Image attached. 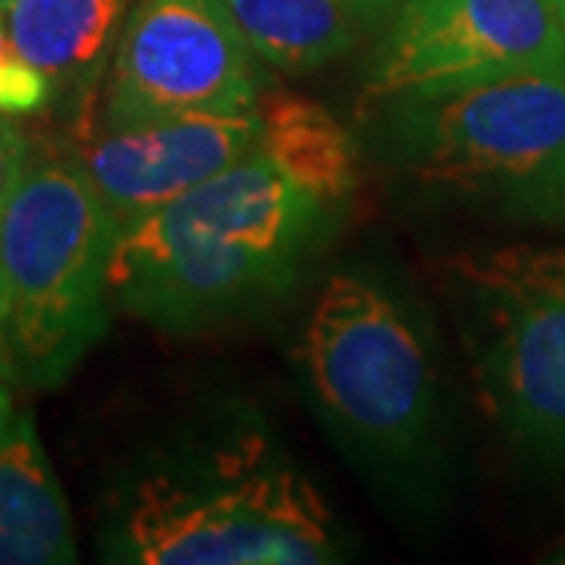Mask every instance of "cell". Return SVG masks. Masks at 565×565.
Listing matches in <instances>:
<instances>
[{
	"mask_svg": "<svg viewBox=\"0 0 565 565\" xmlns=\"http://www.w3.org/2000/svg\"><path fill=\"white\" fill-rule=\"evenodd\" d=\"M10 3H13V0H0V17H3V13L10 10Z\"/></svg>",
	"mask_w": 565,
	"mask_h": 565,
	"instance_id": "cell-16",
	"label": "cell"
},
{
	"mask_svg": "<svg viewBox=\"0 0 565 565\" xmlns=\"http://www.w3.org/2000/svg\"><path fill=\"white\" fill-rule=\"evenodd\" d=\"M262 114H177L104 126L79 151L117 226L177 202L258 151Z\"/></svg>",
	"mask_w": 565,
	"mask_h": 565,
	"instance_id": "cell-9",
	"label": "cell"
},
{
	"mask_svg": "<svg viewBox=\"0 0 565 565\" xmlns=\"http://www.w3.org/2000/svg\"><path fill=\"white\" fill-rule=\"evenodd\" d=\"M565 66L556 0H403L364 73L362 104L444 95Z\"/></svg>",
	"mask_w": 565,
	"mask_h": 565,
	"instance_id": "cell-7",
	"label": "cell"
},
{
	"mask_svg": "<svg viewBox=\"0 0 565 565\" xmlns=\"http://www.w3.org/2000/svg\"><path fill=\"white\" fill-rule=\"evenodd\" d=\"M258 151L321 207L345 202L359 185V145L321 104L299 95L262 102Z\"/></svg>",
	"mask_w": 565,
	"mask_h": 565,
	"instance_id": "cell-13",
	"label": "cell"
},
{
	"mask_svg": "<svg viewBox=\"0 0 565 565\" xmlns=\"http://www.w3.org/2000/svg\"><path fill=\"white\" fill-rule=\"evenodd\" d=\"M120 226L79 154H29L0 211V381L63 384L110 321Z\"/></svg>",
	"mask_w": 565,
	"mask_h": 565,
	"instance_id": "cell-3",
	"label": "cell"
},
{
	"mask_svg": "<svg viewBox=\"0 0 565 565\" xmlns=\"http://www.w3.org/2000/svg\"><path fill=\"white\" fill-rule=\"evenodd\" d=\"M7 403H10V390H7V384L0 381V408H3Z\"/></svg>",
	"mask_w": 565,
	"mask_h": 565,
	"instance_id": "cell-15",
	"label": "cell"
},
{
	"mask_svg": "<svg viewBox=\"0 0 565 565\" xmlns=\"http://www.w3.org/2000/svg\"><path fill=\"white\" fill-rule=\"evenodd\" d=\"M323 207L262 151L177 202L126 223L110 252V296L161 330H199L280 292Z\"/></svg>",
	"mask_w": 565,
	"mask_h": 565,
	"instance_id": "cell-1",
	"label": "cell"
},
{
	"mask_svg": "<svg viewBox=\"0 0 565 565\" xmlns=\"http://www.w3.org/2000/svg\"><path fill=\"white\" fill-rule=\"evenodd\" d=\"M110 534L114 556L139 565H315L340 553L318 487L252 424L145 468Z\"/></svg>",
	"mask_w": 565,
	"mask_h": 565,
	"instance_id": "cell-2",
	"label": "cell"
},
{
	"mask_svg": "<svg viewBox=\"0 0 565 565\" xmlns=\"http://www.w3.org/2000/svg\"><path fill=\"white\" fill-rule=\"evenodd\" d=\"M29 141L22 136V129L13 122V117L0 114V211L10 199L13 185L20 182L25 161H29Z\"/></svg>",
	"mask_w": 565,
	"mask_h": 565,
	"instance_id": "cell-14",
	"label": "cell"
},
{
	"mask_svg": "<svg viewBox=\"0 0 565 565\" xmlns=\"http://www.w3.org/2000/svg\"><path fill=\"white\" fill-rule=\"evenodd\" d=\"M132 0H13L7 39L54 95L88 92L117 51Z\"/></svg>",
	"mask_w": 565,
	"mask_h": 565,
	"instance_id": "cell-11",
	"label": "cell"
},
{
	"mask_svg": "<svg viewBox=\"0 0 565 565\" xmlns=\"http://www.w3.org/2000/svg\"><path fill=\"white\" fill-rule=\"evenodd\" d=\"M76 534L61 481L29 412L0 408V565H63Z\"/></svg>",
	"mask_w": 565,
	"mask_h": 565,
	"instance_id": "cell-10",
	"label": "cell"
},
{
	"mask_svg": "<svg viewBox=\"0 0 565 565\" xmlns=\"http://www.w3.org/2000/svg\"><path fill=\"white\" fill-rule=\"evenodd\" d=\"M449 289L487 415L527 456L565 465V248L462 255Z\"/></svg>",
	"mask_w": 565,
	"mask_h": 565,
	"instance_id": "cell-6",
	"label": "cell"
},
{
	"mask_svg": "<svg viewBox=\"0 0 565 565\" xmlns=\"http://www.w3.org/2000/svg\"><path fill=\"white\" fill-rule=\"evenodd\" d=\"M559 3V17H563V25H565V0H556Z\"/></svg>",
	"mask_w": 565,
	"mask_h": 565,
	"instance_id": "cell-17",
	"label": "cell"
},
{
	"mask_svg": "<svg viewBox=\"0 0 565 565\" xmlns=\"http://www.w3.org/2000/svg\"><path fill=\"white\" fill-rule=\"evenodd\" d=\"M255 54L308 73L362 44L403 0H226Z\"/></svg>",
	"mask_w": 565,
	"mask_h": 565,
	"instance_id": "cell-12",
	"label": "cell"
},
{
	"mask_svg": "<svg viewBox=\"0 0 565 565\" xmlns=\"http://www.w3.org/2000/svg\"><path fill=\"white\" fill-rule=\"evenodd\" d=\"M381 107V148L415 189L500 217L565 223V66Z\"/></svg>",
	"mask_w": 565,
	"mask_h": 565,
	"instance_id": "cell-4",
	"label": "cell"
},
{
	"mask_svg": "<svg viewBox=\"0 0 565 565\" xmlns=\"http://www.w3.org/2000/svg\"><path fill=\"white\" fill-rule=\"evenodd\" d=\"M305 384L349 449L390 471L424 465L437 434L434 355L415 311L377 277L321 289L299 345Z\"/></svg>",
	"mask_w": 565,
	"mask_h": 565,
	"instance_id": "cell-5",
	"label": "cell"
},
{
	"mask_svg": "<svg viewBox=\"0 0 565 565\" xmlns=\"http://www.w3.org/2000/svg\"><path fill=\"white\" fill-rule=\"evenodd\" d=\"M255 47L226 0H139L107 70L104 126L177 114H255Z\"/></svg>",
	"mask_w": 565,
	"mask_h": 565,
	"instance_id": "cell-8",
	"label": "cell"
}]
</instances>
